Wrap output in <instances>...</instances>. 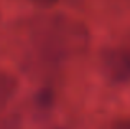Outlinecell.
I'll return each instance as SVG.
<instances>
[{"instance_id":"1","label":"cell","mask_w":130,"mask_h":129,"mask_svg":"<svg viewBox=\"0 0 130 129\" xmlns=\"http://www.w3.org/2000/svg\"><path fill=\"white\" fill-rule=\"evenodd\" d=\"M89 32L81 22L66 15H48L35 23L31 46L46 64H61L86 51Z\"/></svg>"},{"instance_id":"2","label":"cell","mask_w":130,"mask_h":129,"mask_svg":"<svg viewBox=\"0 0 130 129\" xmlns=\"http://www.w3.org/2000/svg\"><path fill=\"white\" fill-rule=\"evenodd\" d=\"M15 91H17V80L7 71L0 70V121H3L5 118L15 113V111L8 109L10 103L15 96Z\"/></svg>"},{"instance_id":"3","label":"cell","mask_w":130,"mask_h":129,"mask_svg":"<svg viewBox=\"0 0 130 129\" xmlns=\"http://www.w3.org/2000/svg\"><path fill=\"white\" fill-rule=\"evenodd\" d=\"M110 129H130V119H119V121H115Z\"/></svg>"},{"instance_id":"4","label":"cell","mask_w":130,"mask_h":129,"mask_svg":"<svg viewBox=\"0 0 130 129\" xmlns=\"http://www.w3.org/2000/svg\"><path fill=\"white\" fill-rule=\"evenodd\" d=\"M30 2L38 5V7H51V5H54L58 0H30Z\"/></svg>"}]
</instances>
